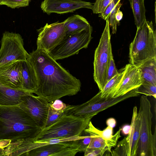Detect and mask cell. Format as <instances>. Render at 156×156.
I'll use <instances>...</instances> for the list:
<instances>
[{
  "mask_svg": "<svg viewBox=\"0 0 156 156\" xmlns=\"http://www.w3.org/2000/svg\"><path fill=\"white\" fill-rule=\"evenodd\" d=\"M142 84L141 71L139 67L128 64L124 67L123 76L116 87L113 98L123 95Z\"/></svg>",
  "mask_w": 156,
  "mask_h": 156,
  "instance_id": "obj_14",
  "label": "cell"
},
{
  "mask_svg": "<svg viewBox=\"0 0 156 156\" xmlns=\"http://www.w3.org/2000/svg\"><path fill=\"white\" fill-rule=\"evenodd\" d=\"M151 104L145 95L140 98L139 111L137 116L140 121V137L137 156H156V127L154 133L151 131Z\"/></svg>",
  "mask_w": 156,
  "mask_h": 156,
  "instance_id": "obj_5",
  "label": "cell"
},
{
  "mask_svg": "<svg viewBox=\"0 0 156 156\" xmlns=\"http://www.w3.org/2000/svg\"><path fill=\"white\" fill-rule=\"evenodd\" d=\"M30 1L31 0H0V5H5L14 9L27 6Z\"/></svg>",
  "mask_w": 156,
  "mask_h": 156,
  "instance_id": "obj_25",
  "label": "cell"
},
{
  "mask_svg": "<svg viewBox=\"0 0 156 156\" xmlns=\"http://www.w3.org/2000/svg\"><path fill=\"white\" fill-rule=\"evenodd\" d=\"M138 67L141 71L142 83L156 86V57L147 61Z\"/></svg>",
  "mask_w": 156,
  "mask_h": 156,
  "instance_id": "obj_20",
  "label": "cell"
},
{
  "mask_svg": "<svg viewBox=\"0 0 156 156\" xmlns=\"http://www.w3.org/2000/svg\"><path fill=\"white\" fill-rule=\"evenodd\" d=\"M91 140V136L89 134L88 135L82 136L81 138L73 141V142L80 151L84 152L87 149Z\"/></svg>",
  "mask_w": 156,
  "mask_h": 156,
  "instance_id": "obj_29",
  "label": "cell"
},
{
  "mask_svg": "<svg viewBox=\"0 0 156 156\" xmlns=\"http://www.w3.org/2000/svg\"><path fill=\"white\" fill-rule=\"evenodd\" d=\"M121 0H112L106 7L104 12L100 13L99 16L101 17L105 20L109 19V14L117 5L120 2Z\"/></svg>",
  "mask_w": 156,
  "mask_h": 156,
  "instance_id": "obj_31",
  "label": "cell"
},
{
  "mask_svg": "<svg viewBox=\"0 0 156 156\" xmlns=\"http://www.w3.org/2000/svg\"><path fill=\"white\" fill-rule=\"evenodd\" d=\"M22 61H12L0 67V86L22 90Z\"/></svg>",
  "mask_w": 156,
  "mask_h": 156,
  "instance_id": "obj_15",
  "label": "cell"
},
{
  "mask_svg": "<svg viewBox=\"0 0 156 156\" xmlns=\"http://www.w3.org/2000/svg\"><path fill=\"white\" fill-rule=\"evenodd\" d=\"M18 105L42 128L45 127L50 103L44 98L32 93L23 96Z\"/></svg>",
  "mask_w": 156,
  "mask_h": 156,
  "instance_id": "obj_12",
  "label": "cell"
},
{
  "mask_svg": "<svg viewBox=\"0 0 156 156\" xmlns=\"http://www.w3.org/2000/svg\"><path fill=\"white\" fill-rule=\"evenodd\" d=\"M73 141L50 144L42 146L28 151L24 156H55L58 152L71 146Z\"/></svg>",
  "mask_w": 156,
  "mask_h": 156,
  "instance_id": "obj_19",
  "label": "cell"
},
{
  "mask_svg": "<svg viewBox=\"0 0 156 156\" xmlns=\"http://www.w3.org/2000/svg\"><path fill=\"white\" fill-rule=\"evenodd\" d=\"M66 34H70L86 28L90 26L87 20L79 15H74L64 21Z\"/></svg>",
  "mask_w": 156,
  "mask_h": 156,
  "instance_id": "obj_21",
  "label": "cell"
},
{
  "mask_svg": "<svg viewBox=\"0 0 156 156\" xmlns=\"http://www.w3.org/2000/svg\"><path fill=\"white\" fill-rule=\"evenodd\" d=\"M121 129L122 133L124 135H127L129 133L130 129V125L126 124L122 126Z\"/></svg>",
  "mask_w": 156,
  "mask_h": 156,
  "instance_id": "obj_37",
  "label": "cell"
},
{
  "mask_svg": "<svg viewBox=\"0 0 156 156\" xmlns=\"http://www.w3.org/2000/svg\"><path fill=\"white\" fill-rule=\"evenodd\" d=\"M92 31L90 25L86 28L66 34L49 54L56 61L78 54L81 49L87 48L92 38Z\"/></svg>",
  "mask_w": 156,
  "mask_h": 156,
  "instance_id": "obj_8",
  "label": "cell"
},
{
  "mask_svg": "<svg viewBox=\"0 0 156 156\" xmlns=\"http://www.w3.org/2000/svg\"><path fill=\"white\" fill-rule=\"evenodd\" d=\"M119 73L115 64L112 53L111 55L110 61L108 70L107 76V82Z\"/></svg>",
  "mask_w": 156,
  "mask_h": 156,
  "instance_id": "obj_33",
  "label": "cell"
},
{
  "mask_svg": "<svg viewBox=\"0 0 156 156\" xmlns=\"http://www.w3.org/2000/svg\"><path fill=\"white\" fill-rule=\"evenodd\" d=\"M87 133L91 136L90 142L87 148H103L108 147L105 141L101 137L93 133Z\"/></svg>",
  "mask_w": 156,
  "mask_h": 156,
  "instance_id": "obj_26",
  "label": "cell"
},
{
  "mask_svg": "<svg viewBox=\"0 0 156 156\" xmlns=\"http://www.w3.org/2000/svg\"><path fill=\"white\" fill-rule=\"evenodd\" d=\"M50 106L53 109L58 111H63L66 106L65 104L58 99L56 100L52 103H50Z\"/></svg>",
  "mask_w": 156,
  "mask_h": 156,
  "instance_id": "obj_35",
  "label": "cell"
},
{
  "mask_svg": "<svg viewBox=\"0 0 156 156\" xmlns=\"http://www.w3.org/2000/svg\"><path fill=\"white\" fill-rule=\"evenodd\" d=\"M122 16L123 14L122 12L119 10L115 14V18L117 21L119 22V21L122 19Z\"/></svg>",
  "mask_w": 156,
  "mask_h": 156,
  "instance_id": "obj_38",
  "label": "cell"
},
{
  "mask_svg": "<svg viewBox=\"0 0 156 156\" xmlns=\"http://www.w3.org/2000/svg\"><path fill=\"white\" fill-rule=\"evenodd\" d=\"M21 73L22 90L34 93L38 88L37 79L34 69L27 59L22 62Z\"/></svg>",
  "mask_w": 156,
  "mask_h": 156,
  "instance_id": "obj_16",
  "label": "cell"
},
{
  "mask_svg": "<svg viewBox=\"0 0 156 156\" xmlns=\"http://www.w3.org/2000/svg\"><path fill=\"white\" fill-rule=\"evenodd\" d=\"M112 0H96L94 4V7L101 10H104Z\"/></svg>",
  "mask_w": 156,
  "mask_h": 156,
  "instance_id": "obj_34",
  "label": "cell"
},
{
  "mask_svg": "<svg viewBox=\"0 0 156 156\" xmlns=\"http://www.w3.org/2000/svg\"><path fill=\"white\" fill-rule=\"evenodd\" d=\"M107 151L108 152V148L107 147L103 148H87L84 152V155L85 156H102Z\"/></svg>",
  "mask_w": 156,
  "mask_h": 156,
  "instance_id": "obj_32",
  "label": "cell"
},
{
  "mask_svg": "<svg viewBox=\"0 0 156 156\" xmlns=\"http://www.w3.org/2000/svg\"><path fill=\"white\" fill-rule=\"evenodd\" d=\"M137 107L133 109L130 131L127 137H125L116 144L111 151L112 156H136L140 137V123L137 116Z\"/></svg>",
  "mask_w": 156,
  "mask_h": 156,
  "instance_id": "obj_10",
  "label": "cell"
},
{
  "mask_svg": "<svg viewBox=\"0 0 156 156\" xmlns=\"http://www.w3.org/2000/svg\"><path fill=\"white\" fill-rule=\"evenodd\" d=\"M1 43L0 67L12 61L27 59L29 54L24 47L23 40L20 34L5 31Z\"/></svg>",
  "mask_w": 156,
  "mask_h": 156,
  "instance_id": "obj_9",
  "label": "cell"
},
{
  "mask_svg": "<svg viewBox=\"0 0 156 156\" xmlns=\"http://www.w3.org/2000/svg\"><path fill=\"white\" fill-rule=\"evenodd\" d=\"M122 4L120 2L115 7L111 12L109 16V25L111 28L112 34H115L116 33L117 27L119 23V22L117 21L115 18V14L119 10Z\"/></svg>",
  "mask_w": 156,
  "mask_h": 156,
  "instance_id": "obj_28",
  "label": "cell"
},
{
  "mask_svg": "<svg viewBox=\"0 0 156 156\" xmlns=\"http://www.w3.org/2000/svg\"><path fill=\"white\" fill-rule=\"evenodd\" d=\"M139 95L135 89L123 95L105 100L101 98L98 92L90 100L81 104L66 106L63 113L66 115L91 119L99 112L128 98Z\"/></svg>",
  "mask_w": 156,
  "mask_h": 156,
  "instance_id": "obj_6",
  "label": "cell"
},
{
  "mask_svg": "<svg viewBox=\"0 0 156 156\" xmlns=\"http://www.w3.org/2000/svg\"><path fill=\"white\" fill-rule=\"evenodd\" d=\"M72 142V145L56 154L55 156H74L80 152L79 150Z\"/></svg>",
  "mask_w": 156,
  "mask_h": 156,
  "instance_id": "obj_30",
  "label": "cell"
},
{
  "mask_svg": "<svg viewBox=\"0 0 156 156\" xmlns=\"http://www.w3.org/2000/svg\"><path fill=\"white\" fill-rule=\"evenodd\" d=\"M84 131L94 134L103 138L106 143L110 154L111 152L112 148L116 145L118 140L121 137L120 128L113 135V128L108 126L103 130H101L95 127L91 121L89 122Z\"/></svg>",
  "mask_w": 156,
  "mask_h": 156,
  "instance_id": "obj_17",
  "label": "cell"
},
{
  "mask_svg": "<svg viewBox=\"0 0 156 156\" xmlns=\"http://www.w3.org/2000/svg\"><path fill=\"white\" fill-rule=\"evenodd\" d=\"M129 57L130 63L137 67L156 57V32L152 21L146 20L137 28L129 45Z\"/></svg>",
  "mask_w": 156,
  "mask_h": 156,
  "instance_id": "obj_3",
  "label": "cell"
},
{
  "mask_svg": "<svg viewBox=\"0 0 156 156\" xmlns=\"http://www.w3.org/2000/svg\"><path fill=\"white\" fill-rule=\"evenodd\" d=\"M106 124L108 126L113 128L116 126V122L114 118H110L106 120Z\"/></svg>",
  "mask_w": 156,
  "mask_h": 156,
  "instance_id": "obj_36",
  "label": "cell"
},
{
  "mask_svg": "<svg viewBox=\"0 0 156 156\" xmlns=\"http://www.w3.org/2000/svg\"><path fill=\"white\" fill-rule=\"evenodd\" d=\"M42 128L18 105H0V141L10 143L34 140Z\"/></svg>",
  "mask_w": 156,
  "mask_h": 156,
  "instance_id": "obj_2",
  "label": "cell"
},
{
  "mask_svg": "<svg viewBox=\"0 0 156 156\" xmlns=\"http://www.w3.org/2000/svg\"><path fill=\"white\" fill-rule=\"evenodd\" d=\"M27 60L36 73L38 88L34 93L51 103L66 96L80 91V80L63 68L48 53L37 49L29 54Z\"/></svg>",
  "mask_w": 156,
  "mask_h": 156,
  "instance_id": "obj_1",
  "label": "cell"
},
{
  "mask_svg": "<svg viewBox=\"0 0 156 156\" xmlns=\"http://www.w3.org/2000/svg\"><path fill=\"white\" fill-rule=\"evenodd\" d=\"M90 120L64 114L52 124L42 129L34 141L80 136Z\"/></svg>",
  "mask_w": 156,
  "mask_h": 156,
  "instance_id": "obj_4",
  "label": "cell"
},
{
  "mask_svg": "<svg viewBox=\"0 0 156 156\" xmlns=\"http://www.w3.org/2000/svg\"><path fill=\"white\" fill-rule=\"evenodd\" d=\"M93 7L92 3L81 0H44L41 5L43 12L48 15L72 12L82 8L92 10Z\"/></svg>",
  "mask_w": 156,
  "mask_h": 156,
  "instance_id": "obj_13",
  "label": "cell"
},
{
  "mask_svg": "<svg viewBox=\"0 0 156 156\" xmlns=\"http://www.w3.org/2000/svg\"><path fill=\"white\" fill-rule=\"evenodd\" d=\"M37 48L50 52L66 35L64 21L46 24L37 30Z\"/></svg>",
  "mask_w": 156,
  "mask_h": 156,
  "instance_id": "obj_11",
  "label": "cell"
},
{
  "mask_svg": "<svg viewBox=\"0 0 156 156\" xmlns=\"http://www.w3.org/2000/svg\"><path fill=\"white\" fill-rule=\"evenodd\" d=\"M31 93L22 90L0 86V105H19L22 101L23 96Z\"/></svg>",
  "mask_w": 156,
  "mask_h": 156,
  "instance_id": "obj_18",
  "label": "cell"
},
{
  "mask_svg": "<svg viewBox=\"0 0 156 156\" xmlns=\"http://www.w3.org/2000/svg\"><path fill=\"white\" fill-rule=\"evenodd\" d=\"M137 93L142 94L145 96H152L156 98V86L150 83H142L136 88Z\"/></svg>",
  "mask_w": 156,
  "mask_h": 156,
  "instance_id": "obj_24",
  "label": "cell"
},
{
  "mask_svg": "<svg viewBox=\"0 0 156 156\" xmlns=\"http://www.w3.org/2000/svg\"><path fill=\"white\" fill-rule=\"evenodd\" d=\"M63 114V111H58L55 110L51 108L50 105L44 127L52 124Z\"/></svg>",
  "mask_w": 156,
  "mask_h": 156,
  "instance_id": "obj_27",
  "label": "cell"
},
{
  "mask_svg": "<svg viewBox=\"0 0 156 156\" xmlns=\"http://www.w3.org/2000/svg\"><path fill=\"white\" fill-rule=\"evenodd\" d=\"M124 68L121 69L119 73L106 83L103 89L99 93L101 98L107 100L113 98L117 86L123 76Z\"/></svg>",
  "mask_w": 156,
  "mask_h": 156,
  "instance_id": "obj_23",
  "label": "cell"
},
{
  "mask_svg": "<svg viewBox=\"0 0 156 156\" xmlns=\"http://www.w3.org/2000/svg\"><path fill=\"white\" fill-rule=\"evenodd\" d=\"M108 20H106L105 29L94 55V78L100 91L107 83L108 71L112 54Z\"/></svg>",
  "mask_w": 156,
  "mask_h": 156,
  "instance_id": "obj_7",
  "label": "cell"
},
{
  "mask_svg": "<svg viewBox=\"0 0 156 156\" xmlns=\"http://www.w3.org/2000/svg\"><path fill=\"white\" fill-rule=\"evenodd\" d=\"M137 28L146 21L144 0H129Z\"/></svg>",
  "mask_w": 156,
  "mask_h": 156,
  "instance_id": "obj_22",
  "label": "cell"
}]
</instances>
